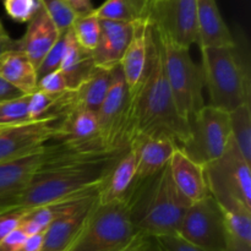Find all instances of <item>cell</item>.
<instances>
[{
	"instance_id": "obj_1",
	"label": "cell",
	"mask_w": 251,
	"mask_h": 251,
	"mask_svg": "<svg viewBox=\"0 0 251 251\" xmlns=\"http://www.w3.org/2000/svg\"><path fill=\"white\" fill-rule=\"evenodd\" d=\"M189 130L190 125L179 115L174 104L161 37L150 17L146 70L139 88L130 93V144L139 136H168L180 149L188 140Z\"/></svg>"
},
{
	"instance_id": "obj_2",
	"label": "cell",
	"mask_w": 251,
	"mask_h": 251,
	"mask_svg": "<svg viewBox=\"0 0 251 251\" xmlns=\"http://www.w3.org/2000/svg\"><path fill=\"white\" fill-rule=\"evenodd\" d=\"M124 199L136 232L149 237L176 234L190 206L174 186L168 164L153 178L132 184Z\"/></svg>"
},
{
	"instance_id": "obj_3",
	"label": "cell",
	"mask_w": 251,
	"mask_h": 251,
	"mask_svg": "<svg viewBox=\"0 0 251 251\" xmlns=\"http://www.w3.org/2000/svg\"><path fill=\"white\" fill-rule=\"evenodd\" d=\"M243 53L240 33L232 44L201 49L203 82L212 107L230 113L250 103L249 61Z\"/></svg>"
},
{
	"instance_id": "obj_4",
	"label": "cell",
	"mask_w": 251,
	"mask_h": 251,
	"mask_svg": "<svg viewBox=\"0 0 251 251\" xmlns=\"http://www.w3.org/2000/svg\"><path fill=\"white\" fill-rule=\"evenodd\" d=\"M137 234L125 199L95 202L82 227L64 251H118Z\"/></svg>"
},
{
	"instance_id": "obj_5",
	"label": "cell",
	"mask_w": 251,
	"mask_h": 251,
	"mask_svg": "<svg viewBox=\"0 0 251 251\" xmlns=\"http://www.w3.org/2000/svg\"><path fill=\"white\" fill-rule=\"evenodd\" d=\"M159 37L163 48L164 69L174 104L179 115L190 125L194 117L205 105L202 69L191 58L190 48L179 46L161 33Z\"/></svg>"
},
{
	"instance_id": "obj_6",
	"label": "cell",
	"mask_w": 251,
	"mask_h": 251,
	"mask_svg": "<svg viewBox=\"0 0 251 251\" xmlns=\"http://www.w3.org/2000/svg\"><path fill=\"white\" fill-rule=\"evenodd\" d=\"M203 168L210 195L222 210L251 213V164L233 142L221 158Z\"/></svg>"
},
{
	"instance_id": "obj_7",
	"label": "cell",
	"mask_w": 251,
	"mask_h": 251,
	"mask_svg": "<svg viewBox=\"0 0 251 251\" xmlns=\"http://www.w3.org/2000/svg\"><path fill=\"white\" fill-rule=\"evenodd\" d=\"M232 144L229 112L203 105L190 122L189 137L181 151L201 166H207L226 153Z\"/></svg>"
},
{
	"instance_id": "obj_8",
	"label": "cell",
	"mask_w": 251,
	"mask_h": 251,
	"mask_svg": "<svg viewBox=\"0 0 251 251\" xmlns=\"http://www.w3.org/2000/svg\"><path fill=\"white\" fill-rule=\"evenodd\" d=\"M96 114L103 150L118 152L129 149L130 93L119 66L113 70L109 90Z\"/></svg>"
},
{
	"instance_id": "obj_9",
	"label": "cell",
	"mask_w": 251,
	"mask_h": 251,
	"mask_svg": "<svg viewBox=\"0 0 251 251\" xmlns=\"http://www.w3.org/2000/svg\"><path fill=\"white\" fill-rule=\"evenodd\" d=\"M176 235L203 251L227 250L222 211L212 196L189 206Z\"/></svg>"
},
{
	"instance_id": "obj_10",
	"label": "cell",
	"mask_w": 251,
	"mask_h": 251,
	"mask_svg": "<svg viewBox=\"0 0 251 251\" xmlns=\"http://www.w3.org/2000/svg\"><path fill=\"white\" fill-rule=\"evenodd\" d=\"M150 17L159 33L174 43L186 48L198 43L196 0L152 1Z\"/></svg>"
},
{
	"instance_id": "obj_11",
	"label": "cell",
	"mask_w": 251,
	"mask_h": 251,
	"mask_svg": "<svg viewBox=\"0 0 251 251\" xmlns=\"http://www.w3.org/2000/svg\"><path fill=\"white\" fill-rule=\"evenodd\" d=\"M61 134L60 119L46 118L0 129V162L10 161L41 149Z\"/></svg>"
},
{
	"instance_id": "obj_12",
	"label": "cell",
	"mask_w": 251,
	"mask_h": 251,
	"mask_svg": "<svg viewBox=\"0 0 251 251\" xmlns=\"http://www.w3.org/2000/svg\"><path fill=\"white\" fill-rule=\"evenodd\" d=\"M60 130L61 134L56 141L75 153L96 154L105 152L100 144L97 114L95 112H71L60 120Z\"/></svg>"
},
{
	"instance_id": "obj_13",
	"label": "cell",
	"mask_w": 251,
	"mask_h": 251,
	"mask_svg": "<svg viewBox=\"0 0 251 251\" xmlns=\"http://www.w3.org/2000/svg\"><path fill=\"white\" fill-rule=\"evenodd\" d=\"M97 191L74 201L51 222L44 232L42 251H64L69 247L97 201Z\"/></svg>"
},
{
	"instance_id": "obj_14",
	"label": "cell",
	"mask_w": 251,
	"mask_h": 251,
	"mask_svg": "<svg viewBox=\"0 0 251 251\" xmlns=\"http://www.w3.org/2000/svg\"><path fill=\"white\" fill-rule=\"evenodd\" d=\"M134 24L100 20V39L96 48L91 51L96 68L112 71L119 66L132 37Z\"/></svg>"
},
{
	"instance_id": "obj_15",
	"label": "cell",
	"mask_w": 251,
	"mask_h": 251,
	"mask_svg": "<svg viewBox=\"0 0 251 251\" xmlns=\"http://www.w3.org/2000/svg\"><path fill=\"white\" fill-rule=\"evenodd\" d=\"M49 145L28 154L0 162V203L16 196L43 167L48 156Z\"/></svg>"
},
{
	"instance_id": "obj_16",
	"label": "cell",
	"mask_w": 251,
	"mask_h": 251,
	"mask_svg": "<svg viewBox=\"0 0 251 251\" xmlns=\"http://www.w3.org/2000/svg\"><path fill=\"white\" fill-rule=\"evenodd\" d=\"M136 153V176L132 184L153 178L171 161L178 145L168 136H139L130 144Z\"/></svg>"
},
{
	"instance_id": "obj_17",
	"label": "cell",
	"mask_w": 251,
	"mask_h": 251,
	"mask_svg": "<svg viewBox=\"0 0 251 251\" xmlns=\"http://www.w3.org/2000/svg\"><path fill=\"white\" fill-rule=\"evenodd\" d=\"M168 168L174 186L189 205L210 195L203 166L193 161L180 149L173 152Z\"/></svg>"
},
{
	"instance_id": "obj_18",
	"label": "cell",
	"mask_w": 251,
	"mask_h": 251,
	"mask_svg": "<svg viewBox=\"0 0 251 251\" xmlns=\"http://www.w3.org/2000/svg\"><path fill=\"white\" fill-rule=\"evenodd\" d=\"M60 36L61 32L56 28L41 4L28 21L25 36L16 41V48L24 51L37 69Z\"/></svg>"
},
{
	"instance_id": "obj_19",
	"label": "cell",
	"mask_w": 251,
	"mask_h": 251,
	"mask_svg": "<svg viewBox=\"0 0 251 251\" xmlns=\"http://www.w3.org/2000/svg\"><path fill=\"white\" fill-rule=\"evenodd\" d=\"M149 27L150 17L135 22L132 37L119 64L130 93L139 88L146 70L149 59Z\"/></svg>"
},
{
	"instance_id": "obj_20",
	"label": "cell",
	"mask_w": 251,
	"mask_h": 251,
	"mask_svg": "<svg viewBox=\"0 0 251 251\" xmlns=\"http://www.w3.org/2000/svg\"><path fill=\"white\" fill-rule=\"evenodd\" d=\"M198 43L200 49L232 44L234 36L218 10L216 0H196Z\"/></svg>"
},
{
	"instance_id": "obj_21",
	"label": "cell",
	"mask_w": 251,
	"mask_h": 251,
	"mask_svg": "<svg viewBox=\"0 0 251 251\" xmlns=\"http://www.w3.org/2000/svg\"><path fill=\"white\" fill-rule=\"evenodd\" d=\"M136 176V153L127 150L115 163L97 191V202L107 203L122 200L129 193Z\"/></svg>"
},
{
	"instance_id": "obj_22",
	"label": "cell",
	"mask_w": 251,
	"mask_h": 251,
	"mask_svg": "<svg viewBox=\"0 0 251 251\" xmlns=\"http://www.w3.org/2000/svg\"><path fill=\"white\" fill-rule=\"evenodd\" d=\"M0 76L24 95H32L37 91V69L20 49L14 48L2 54L0 58Z\"/></svg>"
},
{
	"instance_id": "obj_23",
	"label": "cell",
	"mask_w": 251,
	"mask_h": 251,
	"mask_svg": "<svg viewBox=\"0 0 251 251\" xmlns=\"http://www.w3.org/2000/svg\"><path fill=\"white\" fill-rule=\"evenodd\" d=\"M113 70L93 69L92 73L77 87L70 90L71 112L91 110L97 113L109 90Z\"/></svg>"
},
{
	"instance_id": "obj_24",
	"label": "cell",
	"mask_w": 251,
	"mask_h": 251,
	"mask_svg": "<svg viewBox=\"0 0 251 251\" xmlns=\"http://www.w3.org/2000/svg\"><path fill=\"white\" fill-rule=\"evenodd\" d=\"M95 68L90 51H86L85 49L81 48L76 42L71 28L68 29L65 32V47H64L63 59L59 69L65 75L69 90L77 87Z\"/></svg>"
},
{
	"instance_id": "obj_25",
	"label": "cell",
	"mask_w": 251,
	"mask_h": 251,
	"mask_svg": "<svg viewBox=\"0 0 251 251\" xmlns=\"http://www.w3.org/2000/svg\"><path fill=\"white\" fill-rule=\"evenodd\" d=\"M153 0H105L95 14L100 20L136 22L150 17Z\"/></svg>"
},
{
	"instance_id": "obj_26",
	"label": "cell",
	"mask_w": 251,
	"mask_h": 251,
	"mask_svg": "<svg viewBox=\"0 0 251 251\" xmlns=\"http://www.w3.org/2000/svg\"><path fill=\"white\" fill-rule=\"evenodd\" d=\"M232 142L243 158L251 164V107L244 103L229 113Z\"/></svg>"
},
{
	"instance_id": "obj_27",
	"label": "cell",
	"mask_w": 251,
	"mask_h": 251,
	"mask_svg": "<svg viewBox=\"0 0 251 251\" xmlns=\"http://www.w3.org/2000/svg\"><path fill=\"white\" fill-rule=\"evenodd\" d=\"M71 31L78 46L91 53L97 46L100 33V19L95 14V9L88 14L77 15L71 26Z\"/></svg>"
},
{
	"instance_id": "obj_28",
	"label": "cell",
	"mask_w": 251,
	"mask_h": 251,
	"mask_svg": "<svg viewBox=\"0 0 251 251\" xmlns=\"http://www.w3.org/2000/svg\"><path fill=\"white\" fill-rule=\"evenodd\" d=\"M29 95L0 103V127L16 126L32 122L28 112Z\"/></svg>"
},
{
	"instance_id": "obj_29",
	"label": "cell",
	"mask_w": 251,
	"mask_h": 251,
	"mask_svg": "<svg viewBox=\"0 0 251 251\" xmlns=\"http://www.w3.org/2000/svg\"><path fill=\"white\" fill-rule=\"evenodd\" d=\"M221 208V207H220ZM223 225L229 237L251 245V213L245 211L222 210Z\"/></svg>"
},
{
	"instance_id": "obj_30",
	"label": "cell",
	"mask_w": 251,
	"mask_h": 251,
	"mask_svg": "<svg viewBox=\"0 0 251 251\" xmlns=\"http://www.w3.org/2000/svg\"><path fill=\"white\" fill-rule=\"evenodd\" d=\"M41 4L61 33L71 28L77 14L66 0H41Z\"/></svg>"
},
{
	"instance_id": "obj_31",
	"label": "cell",
	"mask_w": 251,
	"mask_h": 251,
	"mask_svg": "<svg viewBox=\"0 0 251 251\" xmlns=\"http://www.w3.org/2000/svg\"><path fill=\"white\" fill-rule=\"evenodd\" d=\"M41 6V0H4L6 14L17 22H28Z\"/></svg>"
},
{
	"instance_id": "obj_32",
	"label": "cell",
	"mask_w": 251,
	"mask_h": 251,
	"mask_svg": "<svg viewBox=\"0 0 251 251\" xmlns=\"http://www.w3.org/2000/svg\"><path fill=\"white\" fill-rule=\"evenodd\" d=\"M65 32L61 33V36L59 37V39L56 41V43L54 44L53 48L47 53V55L44 56L42 63L39 64V66L37 68L38 80L41 77H43L44 75H47V74L58 70V69L60 68L61 59H63L64 53V47H65Z\"/></svg>"
},
{
	"instance_id": "obj_33",
	"label": "cell",
	"mask_w": 251,
	"mask_h": 251,
	"mask_svg": "<svg viewBox=\"0 0 251 251\" xmlns=\"http://www.w3.org/2000/svg\"><path fill=\"white\" fill-rule=\"evenodd\" d=\"M37 91H42V92L49 93V95H59V93L69 91L68 81H66L63 71L58 69V70L51 71L39 78Z\"/></svg>"
},
{
	"instance_id": "obj_34",
	"label": "cell",
	"mask_w": 251,
	"mask_h": 251,
	"mask_svg": "<svg viewBox=\"0 0 251 251\" xmlns=\"http://www.w3.org/2000/svg\"><path fill=\"white\" fill-rule=\"evenodd\" d=\"M157 245L161 251H203L194 245L189 244L184 239H181L176 234L161 235V237H153Z\"/></svg>"
},
{
	"instance_id": "obj_35",
	"label": "cell",
	"mask_w": 251,
	"mask_h": 251,
	"mask_svg": "<svg viewBox=\"0 0 251 251\" xmlns=\"http://www.w3.org/2000/svg\"><path fill=\"white\" fill-rule=\"evenodd\" d=\"M27 237L21 228L16 227L0 240V251H20Z\"/></svg>"
},
{
	"instance_id": "obj_36",
	"label": "cell",
	"mask_w": 251,
	"mask_h": 251,
	"mask_svg": "<svg viewBox=\"0 0 251 251\" xmlns=\"http://www.w3.org/2000/svg\"><path fill=\"white\" fill-rule=\"evenodd\" d=\"M118 251H161L153 237L137 233L134 239Z\"/></svg>"
},
{
	"instance_id": "obj_37",
	"label": "cell",
	"mask_w": 251,
	"mask_h": 251,
	"mask_svg": "<svg viewBox=\"0 0 251 251\" xmlns=\"http://www.w3.org/2000/svg\"><path fill=\"white\" fill-rule=\"evenodd\" d=\"M21 96H24V93L20 92L17 88H15L14 86L10 85L7 81H5L4 78L0 76V103L15 100V98L21 97Z\"/></svg>"
},
{
	"instance_id": "obj_38",
	"label": "cell",
	"mask_w": 251,
	"mask_h": 251,
	"mask_svg": "<svg viewBox=\"0 0 251 251\" xmlns=\"http://www.w3.org/2000/svg\"><path fill=\"white\" fill-rule=\"evenodd\" d=\"M43 239L44 233H39V234L28 235L25 240L24 245H22L20 251H42L43 248Z\"/></svg>"
},
{
	"instance_id": "obj_39",
	"label": "cell",
	"mask_w": 251,
	"mask_h": 251,
	"mask_svg": "<svg viewBox=\"0 0 251 251\" xmlns=\"http://www.w3.org/2000/svg\"><path fill=\"white\" fill-rule=\"evenodd\" d=\"M14 48H16V41H14L9 36V33H7L6 29L2 26L1 21H0V58H1L2 54Z\"/></svg>"
},
{
	"instance_id": "obj_40",
	"label": "cell",
	"mask_w": 251,
	"mask_h": 251,
	"mask_svg": "<svg viewBox=\"0 0 251 251\" xmlns=\"http://www.w3.org/2000/svg\"><path fill=\"white\" fill-rule=\"evenodd\" d=\"M66 1L69 2V5L73 7L74 11L77 15L88 14V12L93 11V9H95L92 6L91 0H66Z\"/></svg>"
},
{
	"instance_id": "obj_41",
	"label": "cell",
	"mask_w": 251,
	"mask_h": 251,
	"mask_svg": "<svg viewBox=\"0 0 251 251\" xmlns=\"http://www.w3.org/2000/svg\"><path fill=\"white\" fill-rule=\"evenodd\" d=\"M226 251H251V245L245 244L227 234V250Z\"/></svg>"
},
{
	"instance_id": "obj_42",
	"label": "cell",
	"mask_w": 251,
	"mask_h": 251,
	"mask_svg": "<svg viewBox=\"0 0 251 251\" xmlns=\"http://www.w3.org/2000/svg\"><path fill=\"white\" fill-rule=\"evenodd\" d=\"M153 1H159V0H153Z\"/></svg>"
},
{
	"instance_id": "obj_43",
	"label": "cell",
	"mask_w": 251,
	"mask_h": 251,
	"mask_svg": "<svg viewBox=\"0 0 251 251\" xmlns=\"http://www.w3.org/2000/svg\"><path fill=\"white\" fill-rule=\"evenodd\" d=\"M0 129H1V127H0Z\"/></svg>"
}]
</instances>
